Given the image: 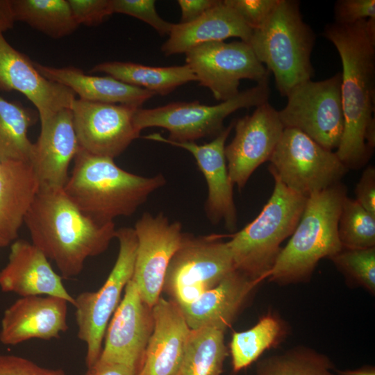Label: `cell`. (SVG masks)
Returning a JSON list of instances; mask_svg holds the SVG:
<instances>
[{
    "mask_svg": "<svg viewBox=\"0 0 375 375\" xmlns=\"http://www.w3.org/2000/svg\"><path fill=\"white\" fill-rule=\"evenodd\" d=\"M324 35L336 48L342 66L344 129L335 151L348 169H358L375 147V19L328 24Z\"/></svg>",
    "mask_w": 375,
    "mask_h": 375,
    "instance_id": "1",
    "label": "cell"
},
{
    "mask_svg": "<svg viewBox=\"0 0 375 375\" xmlns=\"http://www.w3.org/2000/svg\"><path fill=\"white\" fill-rule=\"evenodd\" d=\"M24 222L33 244L67 278L78 276L88 258L104 252L116 233L114 222L101 223L85 215L62 188H39Z\"/></svg>",
    "mask_w": 375,
    "mask_h": 375,
    "instance_id": "2",
    "label": "cell"
},
{
    "mask_svg": "<svg viewBox=\"0 0 375 375\" xmlns=\"http://www.w3.org/2000/svg\"><path fill=\"white\" fill-rule=\"evenodd\" d=\"M166 183L158 174L142 176L118 167L114 159L79 149L63 191L85 215L106 223L131 216L149 195Z\"/></svg>",
    "mask_w": 375,
    "mask_h": 375,
    "instance_id": "3",
    "label": "cell"
},
{
    "mask_svg": "<svg viewBox=\"0 0 375 375\" xmlns=\"http://www.w3.org/2000/svg\"><path fill=\"white\" fill-rule=\"evenodd\" d=\"M347 192L346 186L339 183L308 198L296 228L267 277L270 281L280 285L306 282L320 260L342 249L338 224Z\"/></svg>",
    "mask_w": 375,
    "mask_h": 375,
    "instance_id": "4",
    "label": "cell"
},
{
    "mask_svg": "<svg viewBox=\"0 0 375 375\" xmlns=\"http://www.w3.org/2000/svg\"><path fill=\"white\" fill-rule=\"evenodd\" d=\"M272 176L274 190L261 212L227 242L235 269L259 282L267 278L281 243L293 233L308 199Z\"/></svg>",
    "mask_w": 375,
    "mask_h": 375,
    "instance_id": "5",
    "label": "cell"
},
{
    "mask_svg": "<svg viewBox=\"0 0 375 375\" xmlns=\"http://www.w3.org/2000/svg\"><path fill=\"white\" fill-rule=\"evenodd\" d=\"M315 40L312 28L303 19L299 3L278 0L264 24L253 31L248 44L273 73L279 93L286 97L295 86L312 77Z\"/></svg>",
    "mask_w": 375,
    "mask_h": 375,
    "instance_id": "6",
    "label": "cell"
},
{
    "mask_svg": "<svg viewBox=\"0 0 375 375\" xmlns=\"http://www.w3.org/2000/svg\"><path fill=\"white\" fill-rule=\"evenodd\" d=\"M269 96L268 79L251 88L240 92L235 97L214 105L199 101L173 102L154 108H138L133 122L141 131L148 127H161L169 132L167 141L194 142L208 136L218 135L224 119L235 111L258 106L267 101Z\"/></svg>",
    "mask_w": 375,
    "mask_h": 375,
    "instance_id": "7",
    "label": "cell"
},
{
    "mask_svg": "<svg viewBox=\"0 0 375 375\" xmlns=\"http://www.w3.org/2000/svg\"><path fill=\"white\" fill-rule=\"evenodd\" d=\"M119 242L116 262L103 285L95 292H83L74 298L72 306L78 326V337L86 345L87 368L99 360L110 317L121 299L122 291L132 278L138 248L134 228L116 230Z\"/></svg>",
    "mask_w": 375,
    "mask_h": 375,
    "instance_id": "8",
    "label": "cell"
},
{
    "mask_svg": "<svg viewBox=\"0 0 375 375\" xmlns=\"http://www.w3.org/2000/svg\"><path fill=\"white\" fill-rule=\"evenodd\" d=\"M234 269L230 249L221 236L185 233L168 265L162 290L178 305L188 304Z\"/></svg>",
    "mask_w": 375,
    "mask_h": 375,
    "instance_id": "9",
    "label": "cell"
},
{
    "mask_svg": "<svg viewBox=\"0 0 375 375\" xmlns=\"http://www.w3.org/2000/svg\"><path fill=\"white\" fill-rule=\"evenodd\" d=\"M269 161L271 174L306 198L341 183L349 170L335 152L290 128H284Z\"/></svg>",
    "mask_w": 375,
    "mask_h": 375,
    "instance_id": "10",
    "label": "cell"
},
{
    "mask_svg": "<svg viewBox=\"0 0 375 375\" xmlns=\"http://www.w3.org/2000/svg\"><path fill=\"white\" fill-rule=\"evenodd\" d=\"M278 110L284 128L300 131L322 147L337 149L344 129L341 72L323 81L311 79L295 86Z\"/></svg>",
    "mask_w": 375,
    "mask_h": 375,
    "instance_id": "11",
    "label": "cell"
},
{
    "mask_svg": "<svg viewBox=\"0 0 375 375\" xmlns=\"http://www.w3.org/2000/svg\"><path fill=\"white\" fill-rule=\"evenodd\" d=\"M186 64L197 81L208 88L217 101L235 97L242 79L260 83L268 79L269 71L258 60L249 44L243 41L211 42L185 53Z\"/></svg>",
    "mask_w": 375,
    "mask_h": 375,
    "instance_id": "12",
    "label": "cell"
},
{
    "mask_svg": "<svg viewBox=\"0 0 375 375\" xmlns=\"http://www.w3.org/2000/svg\"><path fill=\"white\" fill-rule=\"evenodd\" d=\"M134 229L138 248L132 280L142 300L151 308L162 291L168 265L183 240L184 232L179 222H170L160 212H144Z\"/></svg>",
    "mask_w": 375,
    "mask_h": 375,
    "instance_id": "13",
    "label": "cell"
},
{
    "mask_svg": "<svg viewBox=\"0 0 375 375\" xmlns=\"http://www.w3.org/2000/svg\"><path fill=\"white\" fill-rule=\"evenodd\" d=\"M139 108L76 99L71 110L81 149L114 159L140 136L133 122Z\"/></svg>",
    "mask_w": 375,
    "mask_h": 375,
    "instance_id": "14",
    "label": "cell"
},
{
    "mask_svg": "<svg viewBox=\"0 0 375 375\" xmlns=\"http://www.w3.org/2000/svg\"><path fill=\"white\" fill-rule=\"evenodd\" d=\"M234 126L235 136L224 153L230 179L242 190L254 171L269 160L285 128L278 111L268 101L235 121Z\"/></svg>",
    "mask_w": 375,
    "mask_h": 375,
    "instance_id": "15",
    "label": "cell"
},
{
    "mask_svg": "<svg viewBox=\"0 0 375 375\" xmlns=\"http://www.w3.org/2000/svg\"><path fill=\"white\" fill-rule=\"evenodd\" d=\"M152 329V308L131 279L107 326L99 360L126 365L139 374Z\"/></svg>",
    "mask_w": 375,
    "mask_h": 375,
    "instance_id": "16",
    "label": "cell"
},
{
    "mask_svg": "<svg viewBox=\"0 0 375 375\" xmlns=\"http://www.w3.org/2000/svg\"><path fill=\"white\" fill-rule=\"evenodd\" d=\"M235 121L217 135L211 142L197 144L194 142H173L167 141L159 133L144 136L147 140L164 142L189 151L195 158L208 186L205 211L213 224L223 222L225 228L233 232L237 228V211L233 197V184L227 168L225 158V143Z\"/></svg>",
    "mask_w": 375,
    "mask_h": 375,
    "instance_id": "17",
    "label": "cell"
},
{
    "mask_svg": "<svg viewBox=\"0 0 375 375\" xmlns=\"http://www.w3.org/2000/svg\"><path fill=\"white\" fill-rule=\"evenodd\" d=\"M0 90L22 93L37 108L41 124L62 109H71L75 94L51 81L26 56L16 50L0 33Z\"/></svg>",
    "mask_w": 375,
    "mask_h": 375,
    "instance_id": "18",
    "label": "cell"
},
{
    "mask_svg": "<svg viewBox=\"0 0 375 375\" xmlns=\"http://www.w3.org/2000/svg\"><path fill=\"white\" fill-rule=\"evenodd\" d=\"M67 300L53 296H31L19 299L4 312L0 341L15 345L31 339L59 338L67 328Z\"/></svg>",
    "mask_w": 375,
    "mask_h": 375,
    "instance_id": "19",
    "label": "cell"
},
{
    "mask_svg": "<svg viewBox=\"0 0 375 375\" xmlns=\"http://www.w3.org/2000/svg\"><path fill=\"white\" fill-rule=\"evenodd\" d=\"M152 315L153 329L139 375H178L191 329L172 299L160 297Z\"/></svg>",
    "mask_w": 375,
    "mask_h": 375,
    "instance_id": "20",
    "label": "cell"
},
{
    "mask_svg": "<svg viewBox=\"0 0 375 375\" xmlns=\"http://www.w3.org/2000/svg\"><path fill=\"white\" fill-rule=\"evenodd\" d=\"M0 288L22 297L53 296L72 305L74 302L49 259L32 242L24 240L11 245L8 263L0 271Z\"/></svg>",
    "mask_w": 375,
    "mask_h": 375,
    "instance_id": "21",
    "label": "cell"
},
{
    "mask_svg": "<svg viewBox=\"0 0 375 375\" xmlns=\"http://www.w3.org/2000/svg\"><path fill=\"white\" fill-rule=\"evenodd\" d=\"M34 145L31 164L39 188H63L69 178V164L80 149L72 110L62 109L41 124Z\"/></svg>",
    "mask_w": 375,
    "mask_h": 375,
    "instance_id": "22",
    "label": "cell"
},
{
    "mask_svg": "<svg viewBox=\"0 0 375 375\" xmlns=\"http://www.w3.org/2000/svg\"><path fill=\"white\" fill-rule=\"evenodd\" d=\"M260 283L234 269L194 301L178 306L190 329L212 327L225 331Z\"/></svg>",
    "mask_w": 375,
    "mask_h": 375,
    "instance_id": "23",
    "label": "cell"
},
{
    "mask_svg": "<svg viewBox=\"0 0 375 375\" xmlns=\"http://www.w3.org/2000/svg\"><path fill=\"white\" fill-rule=\"evenodd\" d=\"M252 33L253 30L225 0H219L194 21L174 24L161 51L166 56L185 53L202 44L233 37L248 43Z\"/></svg>",
    "mask_w": 375,
    "mask_h": 375,
    "instance_id": "24",
    "label": "cell"
},
{
    "mask_svg": "<svg viewBox=\"0 0 375 375\" xmlns=\"http://www.w3.org/2000/svg\"><path fill=\"white\" fill-rule=\"evenodd\" d=\"M36 69L47 79L70 89L79 99L88 101L127 105L140 108L154 93L124 83L110 76L85 74L81 69L53 67L34 62Z\"/></svg>",
    "mask_w": 375,
    "mask_h": 375,
    "instance_id": "25",
    "label": "cell"
},
{
    "mask_svg": "<svg viewBox=\"0 0 375 375\" xmlns=\"http://www.w3.org/2000/svg\"><path fill=\"white\" fill-rule=\"evenodd\" d=\"M39 190L29 162H0V248L18 236L25 214Z\"/></svg>",
    "mask_w": 375,
    "mask_h": 375,
    "instance_id": "26",
    "label": "cell"
},
{
    "mask_svg": "<svg viewBox=\"0 0 375 375\" xmlns=\"http://www.w3.org/2000/svg\"><path fill=\"white\" fill-rule=\"evenodd\" d=\"M90 72H101L124 83L166 95L176 88L197 81L187 65L151 67L128 62H106L95 65Z\"/></svg>",
    "mask_w": 375,
    "mask_h": 375,
    "instance_id": "27",
    "label": "cell"
},
{
    "mask_svg": "<svg viewBox=\"0 0 375 375\" xmlns=\"http://www.w3.org/2000/svg\"><path fill=\"white\" fill-rule=\"evenodd\" d=\"M224 331L191 329L178 375H221L228 356Z\"/></svg>",
    "mask_w": 375,
    "mask_h": 375,
    "instance_id": "28",
    "label": "cell"
},
{
    "mask_svg": "<svg viewBox=\"0 0 375 375\" xmlns=\"http://www.w3.org/2000/svg\"><path fill=\"white\" fill-rule=\"evenodd\" d=\"M287 332L284 322L268 313L248 330L235 332L230 343L233 369L235 372L257 360L264 351L276 347Z\"/></svg>",
    "mask_w": 375,
    "mask_h": 375,
    "instance_id": "29",
    "label": "cell"
},
{
    "mask_svg": "<svg viewBox=\"0 0 375 375\" xmlns=\"http://www.w3.org/2000/svg\"><path fill=\"white\" fill-rule=\"evenodd\" d=\"M14 18L43 33L60 38L79 26L67 0H11Z\"/></svg>",
    "mask_w": 375,
    "mask_h": 375,
    "instance_id": "30",
    "label": "cell"
},
{
    "mask_svg": "<svg viewBox=\"0 0 375 375\" xmlns=\"http://www.w3.org/2000/svg\"><path fill=\"white\" fill-rule=\"evenodd\" d=\"M33 122L30 110L0 96V162H31L35 145L27 133Z\"/></svg>",
    "mask_w": 375,
    "mask_h": 375,
    "instance_id": "31",
    "label": "cell"
},
{
    "mask_svg": "<svg viewBox=\"0 0 375 375\" xmlns=\"http://www.w3.org/2000/svg\"><path fill=\"white\" fill-rule=\"evenodd\" d=\"M334 369L326 355L297 346L258 361L255 375H335Z\"/></svg>",
    "mask_w": 375,
    "mask_h": 375,
    "instance_id": "32",
    "label": "cell"
},
{
    "mask_svg": "<svg viewBox=\"0 0 375 375\" xmlns=\"http://www.w3.org/2000/svg\"><path fill=\"white\" fill-rule=\"evenodd\" d=\"M338 233L342 248L375 247V217L347 196L341 206Z\"/></svg>",
    "mask_w": 375,
    "mask_h": 375,
    "instance_id": "33",
    "label": "cell"
},
{
    "mask_svg": "<svg viewBox=\"0 0 375 375\" xmlns=\"http://www.w3.org/2000/svg\"><path fill=\"white\" fill-rule=\"evenodd\" d=\"M329 259L351 281L375 293V247L342 248Z\"/></svg>",
    "mask_w": 375,
    "mask_h": 375,
    "instance_id": "34",
    "label": "cell"
},
{
    "mask_svg": "<svg viewBox=\"0 0 375 375\" xmlns=\"http://www.w3.org/2000/svg\"><path fill=\"white\" fill-rule=\"evenodd\" d=\"M153 0H111L113 13H121L140 19L160 35H169L174 24L161 18L156 12Z\"/></svg>",
    "mask_w": 375,
    "mask_h": 375,
    "instance_id": "35",
    "label": "cell"
},
{
    "mask_svg": "<svg viewBox=\"0 0 375 375\" xmlns=\"http://www.w3.org/2000/svg\"><path fill=\"white\" fill-rule=\"evenodd\" d=\"M253 31L261 27L278 0H225Z\"/></svg>",
    "mask_w": 375,
    "mask_h": 375,
    "instance_id": "36",
    "label": "cell"
},
{
    "mask_svg": "<svg viewBox=\"0 0 375 375\" xmlns=\"http://www.w3.org/2000/svg\"><path fill=\"white\" fill-rule=\"evenodd\" d=\"M78 25H98L113 14L111 0H67Z\"/></svg>",
    "mask_w": 375,
    "mask_h": 375,
    "instance_id": "37",
    "label": "cell"
},
{
    "mask_svg": "<svg viewBox=\"0 0 375 375\" xmlns=\"http://www.w3.org/2000/svg\"><path fill=\"white\" fill-rule=\"evenodd\" d=\"M335 23L351 24L363 19H375L374 0H340L335 4Z\"/></svg>",
    "mask_w": 375,
    "mask_h": 375,
    "instance_id": "38",
    "label": "cell"
},
{
    "mask_svg": "<svg viewBox=\"0 0 375 375\" xmlns=\"http://www.w3.org/2000/svg\"><path fill=\"white\" fill-rule=\"evenodd\" d=\"M0 375H65V374L62 369L42 367L20 356L0 355Z\"/></svg>",
    "mask_w": 375,
    "mask_h": 375,
    "instance_id": "39",
    "label": "cell"
},
{
    "mask_svg": "<svg viewBox=\"0 0 375 375\" xmlns=\"http://www.w3.org/2000/svg\"><path fill=\"white\" fill-rule=\"evenodd\" d=\"M356 200L375 217V168L368 166L362 173L355 189Z\"/></svg>",
    "mask_w": 375,
    "mask_h": 375,
    "instance_id": "40",
    "label": "cell"
},
{
    "mask_svg": "<svg viewBox=\"0 0 375 375\" xmlns=\"http://www.w3.org/2000/svg\"><path fill=\"white\" fill-rule=\"evenodd\" d=\"M219 0H178L181 24L194 21L217 3Z\"/></svg>",
    "mask_w": 375,
    "mask_h": 375,
    "instance_id": "41",
    "label": "cell"
},
{
    "mask_svg": "<svg viewBox=\"0 0 375 375\" xmlns=\"http://www.w3.org/2000/svg\"><path fill=\"white\" fill-rule=\"evenodd\" d=\"M85 375H139V374L126 365L98 360L93 366L88 368Z\"/></svg>",
    "mask_w": 375,
    "mask_h": 375,
    "instance_id": "42",
    "label": "cell"
},
{
    "mask_svg": "<svg viewBox=\"0 0 375 375\" xmlns=\"http://www.w3.org/2000/svg\"><path fill=\"white\" fill-rule=\"evenodd\" d=\"M15 22L11 0H0V33L11 28Z\"/></svg>",
    "mask_w": 375,
    "mask_h": 375,
    "instance_id": "43",
    "label": "cell"
},
{
    "mask_svg": "<svg viewBox=\"0 0 375 375\" xmlns=\"http://www.w3.org/2000/svg\"><path fill=\"white\" fill-rule=\"evenodd\" d=\"M338 375H375V368L373 366H365L357 369H337Z\"/></svg>",
    "mask_w": 375,
    "mask_h": 375,
    "instance_id": "44",
    "label": "cell"
}]
</instances>
